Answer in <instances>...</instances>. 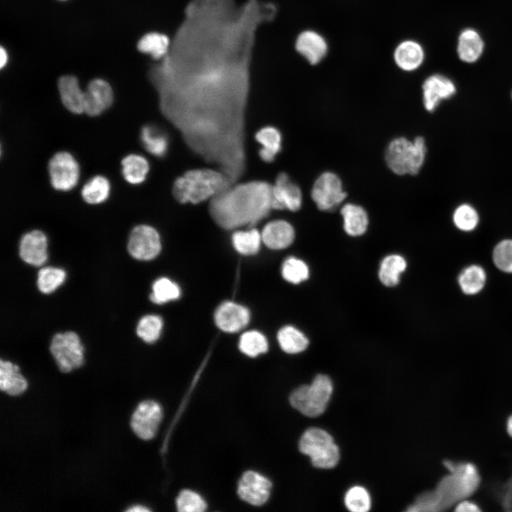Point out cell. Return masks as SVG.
Segmentation results:
<instances>
[{
  "label": "cell",
  "instance_id": "1",
  "mask_svg": "<svg viewBox=\"0 0 512 512\" xmlns=\"http://www.w3.org/2000/svg\"><path fill=\"white\" fill-rule=\"evenodd\" d=\"M272 208V186L264 181L234 183L211 198L209 213L220 228L233 230L255 225Z\"/></svg>",
  "mask_w": 512,
  "mask_h": 512
},
{
  "label": "cell",
  "instance_id": "2",
  "mask_svg": "<svg viewBox=\"0 0 512 512\" xmlns=\"http://www.w3.org/2000/svg\"><path fill=\"white\" fill-rule=\"evenodd\" d=\"M448 474L432 490L422 493L407 508L408 512L443 511L467 499L478 489L481 476L478 468L469 462L446 459Z\"/></svg>",
  "mask_w": 512,
  "mask_h": 512
},
{
  "label": "cell",
  "instance_id": "3",
  "mask_svg": "<svg viewBox=\"0 0 512 512\" xmlns=\"http://www.w3.org/2000/svg\"><path fill=\"white\" fill-rule=\"evenodd\" d=\"M232 186L219 169H197L186 171L173 184L172 193L181 203H199Z\"/></svg>",
  "mask_w": 512,
  "mask_h": 512
},
{
  "label": "cell",
  "instance_id": "4",
  "mask_svg": "<svg viewBox=\"0 0 512 512\" xmlns=\"http://www.w3.org/2000/svg\"><path fill=\"white\" fill-rule=\"evenodd\" d=\"M427 155V146L422 137L409 140L400 137L388 145L385 159L388 168L397 175H416L422 167Z\"/></svg>",
  "mask_w": 512,
  "mask_h": 512
},
{
  "label": "cell",
  "instance_id": "5",
  "mask_svg": "<svg viewBox=\"0 0 512 512\" xmlns=\"http://www.w3.org/2000/svg\"><path fill=\"white\" fill-rule=\"evenodd\" d=\"M333 392V384L326 375H317L311 384L295 389L289 397L292 406L303 415L315 417L326 410Z\"/></svg>",
  "mask_w": 512,
  "mask_h": 512
},
{
  "label": "cell",
  "instance_id": "6",
  "mask_svg": "<svg viewBox=\"0 0 512 512\" xmlns=\"http://www.w3.org/2000/svg\"><path fill=\"white\" fill-rule=\"evenodd\" d=\"M299 449L310 457L315 467L319 469H331L340 459L339 449L333 437L326 431L317 427L309 428L303 433Z\"/></svg>",
  "mask_w": 512,
  "mask_h": 512
},
{
  "label": "cell",
  "instance_id": "7",
  "mask_svg": "<svg viewBox=\"0 0 512 512\" xmlns=\"http://www.w3.org/2000/svg\"><path fill=\"white\" fill-rule=\"evenodd\" d=\"M50 350L59 369L68 373L80 367L84 361V349L78 334L73 331L55 334Z\"/></svg>",
  "mask_w": 512,
  "mask_h": 512
},
{
  "label": "cell",
  "instance_id": "8",
  "mask_svg": "<svg viewBox=\"0 0 512 512\" xmlns=\"http://www.w3.org/2000/svg\"><path fill=\"white\" fill-rule=\"evenodd\" d=\"M311 196L319 210L331 211L345 200L346 193L338 176L334 172L326 171L315 180Z\"/></svg>",
  "mask_w": 512,
  "mask_h": 512
},
{
  "label": "cell",
  "instance_id": "9",
  "mask_svg": "<svg viewBox=\"0 0 512 512\" xmlns=\"http://www.w3.org/2000/svg\"><path fill=\"white\" fill-rule=\"evenodd\" d=\"M48 173L50 183L55 190L68 191L73 188L78 182L79 164L71 154L60 151L50 159Z\"/></svg>",
  "mask_w": 512,
  "mask_h": 512
},
{
  "label": "cell",
  "instance_id": "10",
  "mask_svg": "<svg viewBox=\"0 0 512 512\" xmlns=\"http://www.w3.org/2000/svg\"><path fill=\"white\" fill-rule=\"evenodd\" d=\"M161 248L159 233L147 225L134 227L129 235L127 249L134 258L150 260L156 257Z\"/></svg>",
  "mask_w": 512,
  "mask_h": 512
},
{
  "label": "cell",
  "instance_id": "11",
  "mask_svg": "<svg viewBox=\"0 0 512 512\" xmlns=\"http://www.w3.org/2000/svg\"><path fill=\"white\" fill-rule=\"evenodd\" d=\"M162 417L160 405L153 400L140 402L131 418V427L141 439L148 440L154 437Z\"/></svg>",
  "mask_w": 512,
  "mask_h": 512
},
{
  "label": "cell",
  "instance_id": "12",
  "mask_svg": "<svg viewBox=\"0 0 512 512\" xmlns=\"http://www.w3.org/2000/svg\"><path fill=\"white\" fill-rule=\"evenodd\" d=\"M302 203V193L299 186L284 172H281L272 186V208L297 211Z\"/></svg>",
  "mask_w": 512,
  "mask_h": 512
},
{
  "label": "cell",
  "instance_id": "13",
  "mask_svg": "<svg viewBox=\"0 0 512 512\" xmlns=\"http://www.w3.org/2000/svg\"><path fill=\"white\" fill-rule=\"evenodd\" d=\"M422 89L423 105L430 112H434L442 100L449 99L456 93L454 82L439 74L427 77L422 83Z\"/></svg>",
  "mask_w": 512,
  "mask_h": 512
},
{
  "label": "cell",
  "instance_id": "14",
  "mask_svg": "<svg viewBox=\"0 0 512 512\" xmlns=\"http://www.w3.org/2000/svg\"><path fill=\"white\" fill-rule=\"evenodd\" d=\"M271 482L257 472L248 471L242 476L238 488L239 496L255 506L265 503L270 494Z\"/></svg>",
  "mask_w": 512,
  "mask_h": 512
},
{
  "label": "cell",
  "instance_id": "15",
  "mask_svg": "<svg viewBox=\"0 0 512 512\" xmlns=\"http://www.w3.org/2000/svg\"><path fill=\"white\" fill-rule=\"evenodd\" d=\"M295 48L309 64L316 65L322 62L327 55L329 43L321 33L308 29L297 36Z\"/></svg>",
  "mask_w": 512,
  "mask_h": 512
},
{
  "label": "cell",
  "instance_id": "16",
  "mask_svg": "<svg viewBox=\"0 0 512 512\" xmlns=\"http://www.w3.org/2000/svg\"><path fill=\"white\" fill-rule=\"evenodd\" d=\"M214 319L216 326L220 330L228 333H235L247 325L250 321V312L246 307L228 301L218 307Z\"/></svg>",
  "mask_w": 512,
  "mask_h": 512
},
{
  "label": "cell",
  "instance_id": "17",
  "mask_svg": "<svg viewBox=\"0 0 512 512\" xmlns=\"http://www.w3.org/2000/svg\"><path fill=\"white\" fill-rule=\"evenodd\" d=\"M113 98L110 85L105 80L94 79L85 91L84 112L91 117L100 115L111 106Z\"/></svg>",
  "mask_w": 512,
  "mask_h": 512
},
{
  "label": "cell",
  "instance_id": "18",
  "mask_svg": "<svg viewBox=\"0 0 512 512\" xmlns=\"http://www.w3.org/2000/svg\"><path fill=\"white\" fill-rule=\"evenodd\" d=\"M47 238L38 230L26 233L19 244V255L26 263L41 266L47 260Z\"/></svg>",
  "mask_w": 512,
  "mask_h": 512
},
{
  "label": "cell",
  "instance_id": "19",
  "mask_svg": "<svg viewBox=\"0 0 512 512\" xmlns=\"http://www.w3.org/2000/svg\"><path fill=\"white\" fill-rule=\"evenodd\" d=\"M261 236L262 242L269 248L282 250L289 247L293 242L295 231L289 222L284 220H275L265 225Z\"/></svg>",
  "mask_w": 512,
  "mask_h": 512
},
{
  "label": "cell",
  "instance_id": "20",
  "mask_svg": "<svg viewBox=\"0 0 512 512\" xmlns=\"http://www.w3.org/2000/svg\"><path fill=\"white\" fill-rule=\"evenodd\" d=\"M393 56L394 63L398 68L405 72H412L422 64L425 53L418 42L406 39L396 46Z\"/></svg>",
  "mask_w": 512,
  "mask_h": 512
},
{
  "label": "cell",
  "instance_id": "21",
  "mask_svg": "<svg viewBox=\"0 0 512 512\" xmlns=\"http://www.w3.org/2000/svg\"><path fill=\"white\" fill-rule=\"evenodd\" d=\"M62 103L70 112L75 114L84 112L85 91H82L78 79L73 75L60 78L58 83Z\"/></svg>",
  "mask_w": 512,
  "mask_h": 512
},
{
  "label": "cell",
  "instance_id": "22",
  "mask_svg": "<svg viewBox=\"0 0 512 512\" xmlns=\"http://www.w3.org/2000/svg\"><path fill=\"white\" fill-rule=\"evenodd\" d=\"M343 221V229L350 236L357 237L363 235L368 226V215L361 206L354 203H346L341 209Z\"/></svg>",
  "mask_w": 512,
  "mask_h": 512
},
{
  "label": "cell",
  "instance_id": "23",
  "mask_svg": "<svg viewBox=\"0 0 512 512\" xmlns=\"http://www.w3.org/2000/svg\"><path fill=\"white\" fill-rule=\"evenodd\" d=\"M140 139L144 148L153 156L163 158L167 154L169 146V137L157 126H144L140 132Z\"/></svg>",
  "mask_w": 512,
  "mask_h": 512
},
{
  "label": "cell",
  "instance_id": "24",
  "mask_svg": "<svg viewBox=\"0 0 512 512\" xmlns=\"http://www.w3.org/2000/svg\"><path fill=\"white\" fill-rule=\"evenodd\" d=\"M256 141L261 144L260 159L266 163L272 162L282 149V134L274 127L267 126L255 134Z\"/></svg>",
  "mask_w": 512,
  "mask_h": 512
},
{
  "label": "cell",
  "instance_id": "25",
  "mask_svg": "<svg viewBox=\"0 0 512 512\" xmlns=\"http://www.w3.org/2000/svg\"><path fill=\"white\" fill-rule=\"evenodd\" d=\"M27 387V383L19 373L18 367L2 359L0 361V389L10 395L21 394Z\"/></svg>",
  "mask_w": 512,
  "mask_h": 512
},
{
  "label": "cell",
  "instance_id": "26",
  "mask_svg": "<svg viewBox=\"0 0 512 512\" xmlns=\"http://www.w3.org/2000/svg\"><path fill=\"white\" fill-rule=\"evenodd\" d=\"M484 43L479 34L473 29H466L459 36L457 53L466 63L476 61L481 55Z\"/></svg>",
  "mask_w": 512,
  "mask_h": 512
},
{
  "label": "cell",
  "instance_id": "27",
  "mask_svg": "<svg viewBox=\"0 0 512 512\" xmlns=\"http://www.w3.org/2000/svg\"><path fill=\"white\" fill-rule=\"evenodd\" d=\"M407 267L406 260L400 255H390L381 262L378 277L386 287H394L399 283L400 274Z\"/></svg>",
  "mask_w": 512,
  "mask_h": 512
},
{
  "label": "cell",
  "instance_id": "28",
  "mask_svg": "<svg viewBox=\"0 0 512 512\" xmlns=\"http://www.w3.org/2000/svg\"><path fill=\"white\" fill-rule=\"evenodd\" d=\"M122 173L124 179L131 184L144 181L149 171L147 160L142 156L131 154L122 160Z\"/></svg>",
  "mask_w": 512,
  "mask_h": 512
},
{
  "label": "cell",
  "instance_id": "29",
  "mask_svg": "<svg viewBox=\"0 0 512 512\" xmlns=\"http://www.w3.org/2000/svg\"><path fill=\"white\" fill-rule=\"evenodd\" d=\"M277 339L281 348L287 353H298L304 351L309 345L306 336L292 326H285L279 329Z\"/></svg>",
  "mask_w": 512,
  "mask_h": 512
},
{
  "label": "cell",
  "instance_id": "30",
  "mask_svg": "<svg viewBox=\"0 0 512 512\" xmlns=\"http://www.w3.org/2000/svg\"><path fill=\"white\" fill-rule=\"evenodd\" d=\"M110 193V183L102 176L91 178L82 187L81 195L83 200L89 204H99L105 201Z\"/></svg>",
  "mask_w": 512,
  "mask_h": 512
},
{
  "label": "cell",
  "instance_id": "31",
  "mask_svg": "<svg viewBox=\"0 0 512 512\" xmlns=\"http://www.w3.org/2000/svg\"><path fill=\"white\" fill-rule=\"evenodd\" d=\"M170 46L167 36L152 32L142 36L137 43V48L144 53H149L154 59L164 58Z\"/></svg>",
  "mask_w": 512,
  "mask_h": 512
},
{
  "label": "cell",
  "instance_id": "32",
  "mask_svg": "<svg viewBox=\"0 0 512 512\" xmlns=\"http://www.w3.org/2000/svg\"><path fill=\"white\" fill-rule=\"evenodd\" d=\"M233 245L235 249L244 255L257 253L262 240L261 233L257 229L238 230L233 234Z\"/></svg>",
  "mask_w": 512,
  "mask_h": 512
},
{
  "label": "cell",
  "instance_id": "33",
  "mask_svg": "<svg viewBox=\"0 0 512 512\" xmlns=\"http://www.w3.org/2000/svg\"><path fill=\"white\" fill-rule=\"evenodd\" d=\"M458 281L464 293L475 294L483 289L486 281V274L482 267L478 265H471L461 272Z\"/></svg>",
  "mask_w": 512,
  "mask_h": 512
},
{
  "label": "cell",
  "instance_id": "34",
  "mask_svg": "<svg viewBox=\"0 0 512 512\" xmlns=\"http://www.w3.org/2000/svg\"><path fill=\"white\" fill-rule=\"evenodd\" d=\"M180 288L176 283L168 278L162 277L154 282L150 299L152 302L160 304L175 300L180 297Z\"/></svg>",
  "mask_w": 512,
  "mask_h": 512
},
{
  "label": "cell",
  "instance_id": "35",
  "mask_svg": "<svg viewBox=\"0 0 512 512\" xmlns=\"http://www.w3.org/2000/svg\"><path fill=\"white\" fill-rule=\"evenodd\" d=\"M239 348L245 355L255 357L267 351L268 343L262 334L257 331H250L241 336Z\"/></svg>",
  "mask_w": 512,
  "mask_h": 512
},
{
  "label": "cell",
  "instance_id": "36",
  "mask_svg": "<svg viewBox=\"0 0 512 512\" xmlns=\"http://www.w3.org/2000/svg\"><path fill=\"white\" fill-rule=\"evenodd\" d=\"M65 279V272L63 270L46 267L41 269L38 273L37 286L41 292L49 294L61 285Z\"/></svg>",
  "mask_w": 512,
  "mask_h": 512
},
{
  "label": "cell",
  "instance_id": "37",
  "mask_svg": "<svg viewBox=\"0 0 512 512\" xmlns=\"http://www.w3.org/2000/svg\"><path fill=\"white\" fill-rule=\"evenodd\" d=\"M283 278L292 284H299L309 277V270L307 265L302 260L291 257L282 264Z\"/></svg>",
  "mask_w": 512,
  "mask_h": 512
},
{
  "label": "cell",
  "instance_id": "38",
  "mask_svg": "<svg viewBox=\"0 0 512 512\" xmlns=\"http://www.w3.org/2000/svg\"><path fill=\"white\" fill-rule=\"evenodd\" d=\"M163 321L159 316L146 315L139 321L137 327V335L146 343H154L161 334Z\"/></svg>",
  "mask_w": 512,
  "mask_h": 512
},
{
  "label": "cell",
  "instance_id": "39",
  "mask_svg": "<svg viewBox=\"0 0 512 512\" xmlns=\"http://www.w3.org/2000/svg\"><path fill=\"white\" fill-rule=\"evenodd\" d=\"M346 508L352 512H367L370 509V497L367 490L360 486L351 487L344 497Z\"/></svg>",
  "mask_w": 512,
  "mask_h": 512
},
{
  "label": "cell",
  "instance_id": "40",
  "mask_svg": "<svg viewBox=\"0 0 512 512\" xmlns=\"http://www.w3.org/2000/svg\"><path fill=\"white\" fill-rule=\"evenodd\" d=\"M452 218L455 226L462 231H471L479 223V214L476 210L472 206L466 203L457 207Z\"/></svg>",
  "mask_w": 512,
  "mask_h": 512
},
{
  "label": "cell",
  "instance_id": "41",
  "mask_svg": "<svg viewBox=\"0 0 512 512\" xmlns=\"http://www.w3.org/2000/svg\"><path fill=\"white\" fill-rule=\"evenodd\" d=\"M177 508L181 512H201L206 504L202 497L190 490L182 491L176 499Z\"/></svg>",
  "mask_w": 512,
  "mask_h": 512
},
{
  "label": "cell",
  "instance_id": "42",
  "mask_svg": "<svg viewBox=\"0 0 512 512\" xmlns=\"http://www.w3.org/2000/svg\"><path fill=\"white\" fill-rule=\"evenodd\" d=\"M493 259L496 266L505 272H512V240H504L495 247Z\"/></svg>",
  "mask_w": 512,
  "mask_h": 512
},
{
  "label": "cell",
  "instance_id": "43",
  "mask_svg": "<svg viewBox=\"0 0 512 512\" xmlns=\"http://www.w3.org/2000/svg\"><path fill=\"white\" fill-rule=\"evenodd\" d=\"M501 506L506 511H512V474L503 483L497 494Z\"/></svg>",
  "mask_w": 512,
  "mask_h": 512
},
{
  "label": "cell",
  "instance_id": "44",
  "mask_svg": "<svg viewBox=\"0 0 512 512\" xmlns=\"http://www.w3.org/2000/svg\"><path fill=\"white\" fill-rule=\"evenodd\" d=\"M455 506L454 511L459 512H477L481 511L479 505L467 499L459 501Z\"/></svg>",
  "mask_w": 512,
  "mask_h": 512
},
{
  "label": "cell",
  "instance_id": "45",
  "mask_svg": "<svg viewBox=\"0 0 512 512\" xmlns=\"http://www.w3.org/2000/svg\"><path fill=\"white\" fill-rule=\"evenodd\" d=\"M8 55L6 50L1 46L0 49V67L3 68L7 63Z\"/></svg>",
  "mask_w": 512,
  "mask_h": 512
},
{
  "label": "cell",
  "instance_id": "46",
  "mask_svg": "<svg viewBox=\"0 0 512 512\" xmlns=\"http://www.w3.org/2000/svg\"><path fill=\"white\" fill-rule=\"evenodd\" d=\"M127 511L130 512H144L149 511V509L142 506H134L132 508H130Z\"/></svg>",
  "mask_w": 512,
  "mask_h": 512
},
{
  "label": "cell",
  "instance_id": "47",
  "mask_svg": "<svg viewBox=\"0 0 512 512\" xmlns=\"http://www.w3.org/2000/svg\"><path fill=\"white\" fill-rule=\"evenodd\" d=\"M506 430L508 434L512 437V415H511L507 420Z\"/></svg>",
  "mask_w": 512,
  "mask_h": 512
}]
</instances>
